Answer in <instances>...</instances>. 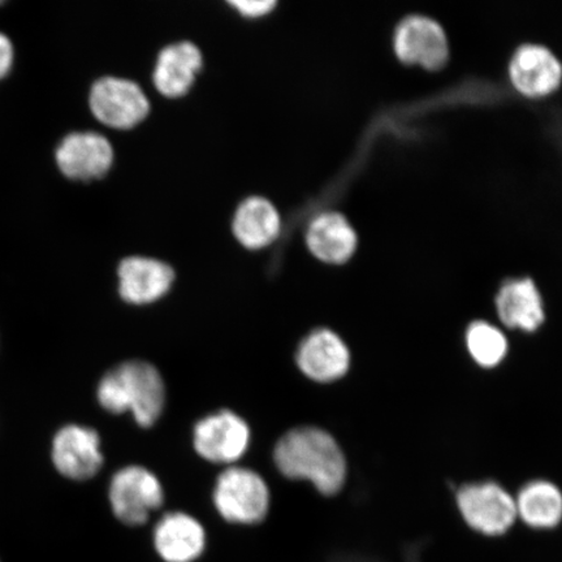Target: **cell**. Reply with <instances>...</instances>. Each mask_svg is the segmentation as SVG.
Returning <instances> with one entry per match:
<instances>
[{"mask_svg":"<svg viewBox=\"0 0 562 562\" xmlns=\"http://www.w3.org/2000/svg\"><path fill=\"white\" fill-rule=\"evenodd\" d=\"M228 3L234 7L238 15L257 20L270 15L276 10L278 0H228Z\"/></svg>","mask_w":562,"mask_h":562,"instance_id":"cell-21","label":"cell"},{"mask_svg":"<svg viewBox=\"0 0 562 562\" xmlns=\"http://www.w3.org/2000/svg\"><path fill=\"white\" fill-rule=\"evenodd\" d=\"M294 360L302 374L311 381L327 384L347 375L350 351L333 329L321 327L301 340Z\"/></svg>","mask_w":562,"mask_h":562,"instance_id":"cell-12","label":"cell"},{"mask_svg":"<svg viewBox=\"0 0 562 562\" xmlns=\"http://www.w3.org/2000/svg\"><path fill=\"white\" fill-rule=\"evenodd\" d=\"M203 65L200 48L182 41L168 45L158 55L153 70V86L168 100H178L192 89Z\"/></svg>","mask_w":562,"mask_h":562,"instance_id":"cell-16","label":"cell"},{"mask_svg":"<svg viewBox=\"0 0 562 562\" xmlns=\"http://www.w3.org/2000/svg\"><path fill=\"white\" fill-rule=\"evenodd\" d=\"M393 52L405 65L437 70L449 59V41L445 27L425 15H411L393 32Z\"/></svg>","mask_w":562,"mask_h":562,"instance_id":"cell-9","label":"cell"},{"mask_svg":"<svg viewBox=\"0 0 562 562\" xmlns=\"http://www.w3.org/2000/svg\"><path fill=\"white\" fill-rule=\"evenodd\" d=\"M114 147L98 131L69 133L55 150L59 171L69 180L86 184L104 179L114 166Z\"/></svg>","mask_w":562,"mask_h":562,"instance_id":"cell-7","label":"cell"},{"mask_svg":"<svg viewBox=\"0 0 562 562\" xmlns=\"http://www.w3.org/2000/svg\"><path fill=\"white\" fill-rule=\"evenodd\" d=\"M495 304L498 319L508 328L532 333L543 325L542 294L529 278L505 281L497 292Z\"/></svg>","mask_w":562,"mask_h":562,"instance_id":"cell-18","label":"cell"},{"mask_svg":"<svg viewBox=\"0 0 562 562\" xmlns=\"http://www.w3.org/2000/svg\"><path fill=\"white\" fill-rule=\"evenodd\" d=\"M97 400L105 412H128L139 427L150 428L165 412L166 383L153 363L130 360L105 372L97 386Z\"/></svg>","mask_w":562,"mask_h":562,"instance_id":"cell-2","label":"cell"},{"mask_svg":"<svg viewBox=\"0 0 562 562\" xmlns=\"http://www.w3.org/2000/svg\"><path fill=\"white\" fill-rule=\"evenodd\" d=\"M467 347L470 356L482 368H495L508 353L507 337L491 323L477 321L469 326Z\"/></svg>","mask_w":562,"mask_h":562,"instance_id":"cell-20","label":"cell"},{"mask_svg":"<svg viewBox=\"0 0 562 562\" xmlns=\"http://www.w3.org/2000/svg\"><path fill=\"white\" fill-rule=\"evenodd\" d=\"M419 550L418 548H413V550L407 551L405 562H420L419 559ZM333 562H378L375 560H370L368 558L362 557H353V554H349V557H340L336 558Z\"/></svg>","mask_w":562,"mask_h":562,"instance_id":"cell-23","label":"cell"},{"mask_svg":"<svg viewBox=\"0 0 562 562\" xmlns=\"http://www.w3.org/2000/svg\"><path fill=\"white\" fill-rule=\"evenodd\" d=\"M109 501L119 521L138 527L149 521L154 512L164 507L165 490L151 470L130 465L111 477Z\"/></svg>","mask_w":562,"mask_h":562,"instance_id":"cell-5","label":"cell"},{"mask_svg":"<svg viewBox=\"0 0 562 562\" xmlns=\"http://www.w3.org/2000/svg\"><path fill=\"white\" fill-rule=\"evenodd\" d=\"M117 293L125 304H157L172 292L176 271L171 265L156 258L125 257L116 266Z\"/></svg>","mask_w":562,"mask_h":562,"instance_id":"cell-10","label":"cell"},{"mask_svg":"<svg viewBox=\"0 0 562 562\" xmlns=\"http://www.w3.org/2000/svg\"><path fill=\"white\" fill-rule=\"evenodd\" d=\"M88 108L98 124L110 131H131L145 121L150 102L138 83L101 76L91 83Z\"/></svg>","mask_w":562,"mask_h":562,"instance_id":"cell-4","label":"cell"},{"mask_svg":"<svg viewBox=\"0 0 562 562\" xmlns=\"http://www.w3.org/2000/svg\"><path fill=\"white\" fill-rule=\"evenodd\" d=\"M251 430L237 413L222 409L203 417L193 427V448L215 465H234L248 452Z\"/></svg>","mask_w":562,"mask_h":562,"instance_id":"cell-6","label":"cell"},{"mask_svg":"<svg viewBox=\"0 0 562 562\" xmlns=\"http://www.w3.org/2000/svg\"><path fill=\"white\" fill-rule=\"evenodd\" d=\"M272 457L281 475L312 483L321 495L335 496L346 484V456L339 442L323 428H292L277 441Z\"/></svg>","mask_w":562,"mask_h":562,"instance_id":"cell-1","label":"cell"},{"mask_svg":"<svg viewBox=\"0 0 562 562\" xmlns=\"http://www.w3.org/2000/svg\"><path fill=\"white\" fill-rule=\"evenodd\" d=\"M516 501L517 516L533 529H552L562 519V494L548 481L527 483Z\"/></svg>","mask_w":562,"mask_h":562,"instance_id":"cell-19","label":"cell"},{"mask_svg":"<svg viewBox=\"0 0 562 562\" xmlns=\"http://www.w3.org/2000/svg\"><path fill=\"white\" fill-rule=\"evenodd\" d=\"M52 457L56 470L68 480H91L104 462L101 437L93 428L67 425L55 434Z\"/></svg>","mask_w":562,"mask_h":562,"instance_id":"cell-11","label":"cell"},{"mask_svg":"<svg viewBox=\"0 0 562 562\" xmlns=\"http://www.w3.org/2000/svg\"><path fill=\"white\" fill-rule=\"evenodd\" d=\"M213 503L224 521L255 526L269 516L271 492L263 476L255 470L228 467L217 476Z\"/></svg>","mask_w":562,"mask_h":562,"instance_id":"cell-3","label":"cell"},{"mask_svg":"<svg viewBox=\"0 0 562 562\" xmlns=\"http://www.w3.org/2000/svg\"><path fill=\"white\" fill-rule=\"evenodd\" d=\"M283 229L279 211L263 196H248L237 206L232 234L246 250L258 251L276 243Z\"/></svg>","mask_w":562,"mask_h":562,"instance_id":"cell-17","label":"cell"},{"mask_svg":"<svg viewBox=\"0 0 562 562\" xmlns=\"http://www.w3.org/2000/svg\"><path fill=\"white\" fill-rule=\"evenodd\" d=\"M13 45L5 34L0 33V80L11 72L13 66Z\"/></svg>","mask_w":562,"mask_h":562,"instance_id":"cell-22","label":"cell"},{"mask_svg":"<svg viewBox=\"0 0 562 562\" xmlns=\"http://www.w3.org/2000/svg\"><path fill=\"white\" fill-rule=\"evenodd\" d=\"M305 244L316 261L340 267L355 257L358 236L346 215L337 210H325L308 222Z\"/></svg>","mask_w":562,"mask_h":562,"instance_id":"cell-13","label":"cell"},{"mask_svg":"<svg viewBox=\"0 0 562 562\" xmlns=\"http://www.w3.org/2000/svg\"><path fill=\"white\" fill-rule=\"evenodd\" d=\"M509 79L512 86L525 97H546L560 88L562 65L550 48L538 44H525L512 56Z\"/></svg>","mask_w":562,"mask_h":562,"instance_id":"cell-14","label":"cell"},{"mask_svg":"<svg viewBox=\"0 0 562 562\" xmlns=\"http://www.w3.org/2000/svg\"><path fill=\"white\" fill-rule=\"evenodd\" d=\"M153 546L161 561L195 562L206 551V530L186 512H168L154 527Z\"/></svg>","mask_w":562,"mask_h":562,"instance_id":"cell-15","label":"cell"},{"mask_svg":"<svg viewBox=\"0 0 562 562\" xmlns=\"http://www.w3.org/2000/svg\"><path fill=\"white\" fill-rule=\"evenodd\" d=\"M457 505L465 522L484 536H502L516 522V501L496 483L467 484L457 494Z\"/></svg>","mask_w":562,"mask_h":562,"instance_id":"cell-8","label":"cell"}]
</instances>
